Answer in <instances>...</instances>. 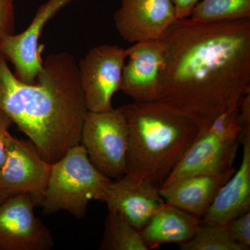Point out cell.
Listing matches in <instances>:
<instances>
[{
  "instance_id": "21",
  "label": "cell",
  "mask_w": 250,
  "mask_h": 250,
  "mask_svg": "<svg viewBox=\"0 0 250 250\" xmlns=\"http://www.w3.org/2000/svg\"><path fill=\"white\" fill-rule=\"evenodd\" d=\"M15 0H0V43L16 34Z\"/></svg>"
},
{
  "instance_id": "1",
  "label": "cell",
  "mask_w": 250,
  "mask_h": 250,
  "mask_svg": "<svg viewBox=\"0 0 250 250\" xmlns=\"http://www.w3.org/2000/svg\"><path fill=\"white\" fill-rule=\"evenodd\" d=\"M159 39L164 58L157 101L191 116L204 132L250 93V19H177Z\"/></svg>"
},
{
  "instance_id": "2",
  "label": "cell",
  "mask_w": 250,
  "mask_h": 250,
  "mask_svg": "<svg viewBox=\"0 0 250 250\" xmlns=\"http://www.w3.org/2000/svg\"><path fill=\"white\" fill-rule=\"evenodd\" d=\"M0 108L53 164L81 143L88 110L76 59L66 52L49 55L34 84L18 80L0 57Z\"/></svg>"
},
{
  "instance_id": "18",
  "label": "cell",
  "mask_w": 250,
  "mask_h": 250,
  "mask_svg": "<svg viewBox=\"0 0 250 250\" xmlns=\"http://www.w3.org/2000/svg\"><path fill=\"white\" fill-rule=\"evenodd\" d=\"M190 19L199 22H220L250 19V0H202Z\"/></svg>"
},
{
  "instance_id": "12",
  "label": "cell",
  "mask_w": 250,
  "mask_h": 250,
  "mask_svg": "<svg viewBox=\"0 0 250 250\" xmlns=\"http://www.w3.org/2000/svg\"><path fill=\"white\" fill-rule=\"evenodd\" d=\"M113 15L119 35L129 43L158 40L177 21L172 0H121Z\"/></svg>"
},
{
  "instance_id": "11",
  "label": "cell",
  "mask_w": 250,
  "mask_h": 250,
  "mask_svg": "<svg viewBox=\"0 0 250 250\" xmlns=\"http://www.w3.org/2000/svg\"><path fill=\"white\" fill-rule=\"evenodd\" d=\"M98 200L106 204L108 210L121 213L140 231L166 203L159 187L127 174L111 179Z\"/></svg>"
},
{
  "instance_id": "13",
  "label": "cell",
  "mask_w": 250,
  "mask_h": 250,
  "mask_svg": "<svg viewBox=\"0 0 250 250\" xmlns=\"http://www.w3.org/2000/svg\"><path fill=\"white\" fill-rule=\"evenodd\" d=\"M120 90L134 102L157 101L161 93L164 47L160 39L136 42L126 49Z\"/></svg>"
},
{
  "instance_id": "23",
  "label": "cell",
  "mask_w": 250,
  "mask_h": 250,
  "mask_svg": "<svg viewBox=\"0 0 250 250\" xmlns=\"http://www.w3.org/2000/svg\"><path fill=\"white\" fill-rule=\"evenodd\" d=\"M200 0H172L177 19H185L191 16L194 8Z\"/></svg>"
},
{
  "instance_id": "6",
  "label": "cell",
  "mask_w": 250,
  "mask_h": 250,
  "mask_svg": "<svg viewBox=\"0 0 250 250\" xmlns=\"http://www.w3.org/2000/svg\"><path fill=\"white\" fill-rule=\"evenodd\" d=\"M80 144L91 164L108 178L116 179L127 172L129 131L121 107L88 111Z\"/></svg>"
},
{
  "instance_id": "14",
  "label": "cell",
  "mask_w": 250,
  "mask_h": 250,
  "mask_svg": "<svg viewBox=\"0 0 250 250\" xmlns=\"http://www.w3.org/2000/svg\"><path fill=\"white\" fill-rule=\"evenodd\" d=\"M239 141L243 149L241 165L220 188L202 223L225 225L250 210V129L241 131Z\"/></svg>"
},
{
  "instance_id": "4",
  "label": "cell",
  "mask_w": 250,
  "mask_h": 250,
  "mask_svg": "<svg viewBox=\"0 0 250 250\" xmlns=\"http://www.w3.org/2000/svg\"><path fill=\"white\" fill-rule=\"evenodd\" d=\"M110 180L91 164L83 146L77 145L52 164L38 207L44 215L64 210L81 220L85 218L90 200H98Z\"/></svg>"
},
{
  "instance_id": "19",
  "label": "cell",
  "mask_w": 250,
  "mask_h": 250,
  "mask_svg": "<svg viewBox=\"0 0 250 250\" xmlns=\"http://www.w3.org/2000/svg\"><path fill=\"white\" fill-rule=\"evenodd\" d=\"M181 250H247L235 241L225 225L201 223L190 240L179 244Z\"/></svg>"
},
{
  "instance_id": "22",
  "label": "cell",
  "mask_w": 250,
  "mask_h": 250,
  "mask_svg": "<svg viewBox=\"0 0 250 250\" xmlns=\"http://www.w3.org/2000/svg\"><path fill=\"white\" fill-rule=\"evenodd\" d=\"M14 122L0 108V168L4 166L7 157V144L11 134L9 129Z\"/></svg>"
},
{
  "instance_id": "5",
  "label": "cell",
  "mask_w": 250,
  "mask_h": 250,
  "mask_svg": "<svg viewBox=\"0 0 250 250\" xmlns=\"http://www.w3.org/2000/svg\"><path fill=\"white\" fill-rule=\"evenodd\" d=\"M238 107L228 108L215 118L188 148L161 187L194 174L221 173L232 168L242 131Z\"/></svg>"
},
{
  "instance_id": "9",
  "label": "cell",
  "mask_w": 250,
  "mask_h": 250,
  "mask_svg": "<svg viewBox=\"0 0 250 250\" xmlns=\"http://www.w3.org/2000/svg\"><path fill=\"white\" fill-rule=\"evenodd\" d=\"M35 202L21 194L0 203V250H49L54 241L34 213Z\"/></svg>"
},
{
  "instance_id": "7",
  "label": "cell",
  "mask_w": 250,
  "mask_h": 250,
  "mask_svg": "<svg viewBox=\"0 0 250 250\" xmlns=\"http://www.w3.org/2000/svg\"><path fill=\"white\" fill-rule=\"evenodd\" d=\"M126 49L100 45L88 51L78 65L79 79L88 111H109L111 100L121 88Z\"/></svg>"
},
{
  "instance_id": "17",
  "label": "cell",
  "mask_w": 250,
  "mask_h": 250,
  "mask_svg": "<svg viewBox=\"0 0 250 250\" xmlns=\"http://www.w3.org/2000/svg\"><path fill=\"white\" fill-rule=\"evenodd\" d=\"M100 250H149L141 231L121 213L108 210Z\"/></svg>"
},
{
  "instance_id": "15",
  "label": "cell",
  "mask_w": 250,
  "mask_h": 250,
  "mask_svg": "<svg viewBox=\"0 0 250 250\" xmlns=\"http://www.w3.org/2000/svg\"><path fill=\"white\" fill-rule=\"evenodd\" d=\"M235 171L233 167L221 173L188 176L159 188V192L166 203L202 219L220 188Z\"/></svg>"
},
{
  "instance_id": "16",
  "label": "cell",
  "mask_w": 250,
  "mask_h": 250,
  "mask_svg": "<svg viewBox=\"0 0 250 250\" xmlns=\"http://www.w3.org/2000/svg\"><path fill=\"white\" fill-rule=\"evenodd\" d=\"M202 220L170 204H164L141 231L148 249L165 243H184L196 232Z\"/></svg>"
},
{
  "instance_id": "20",
  "label": "cell",
  "mask_w": 250,
  "mask_h": 250,
  "mask_svg": "<svg viewBox=\"0 0 250 250\" xmlns=\"http://www.w3.org/2000/svg\"><path fill=\"white\" fill-rule=\"evenodd\" d=\"M225 226L235 241L250 250V210L229 220Z\"/></svg>"
},
{
  "instance_id": "3",
  "label": "cell",
  "mask_w": 250,
  "mask_h": 250,
  "mask_svg": "<svg viewBox=\"0 0 250 250\" xmlns=\"http://www.w3.org/2000/svg\"><path fill=\"white\" fill-rule=\"evenodd\" d=\"M121 108L129 131L126 174L160 188L203 128L159 101L134 102Z\"/></svg>"
},
{
  "instance_id": "8",
  "label": "cell",
  "mask_w": 250,
  "mask_h": 250,
  "mask_svg": "<svg viewBox=\"0 0 250 250\" xmlns=\"http://www.w3.org/2000/svg\"><path fill=\"white\" fill-rule=\"evenodd\" d=\"M52 165L42 158L30 140L11 135L7 157L0 168V203L16 195L28 194L38 207L48 183Z\"/></svg>"
},
{
  "instance_id": "10",
  "label": "cell",
  "mask_w": 250,
  "mask_h": 250,
  "mask_svg": "<svg viewBox=\"0 0 250 250\" xmlns=\"http://www.w3.org/2000/svg\"><path fill=\"white\" fill-rule=\"evenodd\" d=\"M75 0H48L36 11L29 27L9 36L0 43V57L11 62L18 80L34 84L42 68L43 60L39 41L47 23L64 6Z\"/></svg>"
}]
</instances>
